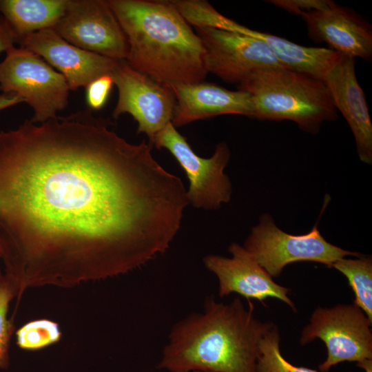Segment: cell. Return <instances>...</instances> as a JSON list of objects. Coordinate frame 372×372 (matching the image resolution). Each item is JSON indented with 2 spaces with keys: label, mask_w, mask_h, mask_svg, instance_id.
I'll list each match as a JSON object with an SVG mask.
<instances>
[{
  "label": "cell",
  "mask_w": 372,
  "mask_h": 372,
  "mask_svg": "<svg viewBox=\"0 0 372 372\" xmlns=\"http://www.w3.org/2000/svg\"><path fill=\"white\" fill-rule=\"evenodd\" d=\"M90 110L0 131V252L17 284L71 287L165 253L189 205L145 140Z\"/></svg>",
  "instance_id": "obj_1"
},
{
  "label": "cell",
  "mask_w": 372,
  "mask_h": 372,
  "mask_svg": "<svg viewBox=\"0 0 372 372\" xmlns=\"http://www.w3.org/2000/svg\"><path fill=\"white\" fill-rule=\"evenodd\" d=\"M239 298H208L201 312L172 328L158 369L169 372H256L259 342L273 324L263 322Z\"/></svg>",
  "instance_id": "obj_2"
},
{
  "label": "cell",
  "mask_w": 372,
  "mask_h": 372,
  "mask_svg": "<svg viewBox=\"0 0 372 372\" xmlns=\"http://www.w3.org/2000/svg\"><path fill=\"white\" fill-rule=\"evenodd\" d=\"M108 3L127 38L131 68L170 88L204 81L201 40L170 1Z\"/></svg>",
  "instance_id": "obj_3"
},
{
  "label": "cell",
  "mask_w": 372,
  "mask_h": 372,
  "mask_svg": "<svg viewBox=\"0 0 372 372\" xmlns=\"http://www.w3.org/2000/svg\"><path fill=\"white\" fill-rule=\"evenodd\" d=\"M238 87L251 96L252 118L288 120L316 134L323 123L338 118L323 81L287 68L258 70Z\"/></svg>",
  "instance_id": "obj_4"
},
{
  "label": "cell",
  "mask_w": 372,
  "mask_h": 372,
  "mask_svg": "<svg viewBox=\"0 0 372 372\" xmlns=\"http://www.w3.org/2000/svg\"><path fill=\"white\" fill-rule=\"evenodd\" d=\"M0 90L23 98L33 110L34 123L56 117L68 105L70 91L65 77L41 56L15 46L0 62Z\"/></svg>",
  "instance_id": "obj_5"
},
{
  "label": "cell",
  "mask_w": 372,
  "mask_h": 372,
  "mask_svg": "<svg viewBox=\"0 0 372 372\" xmlns=\"http://www.w3.org/2000/svg\"><path fill=\"white\" fill-rule=\"evenodd\" d=\"M243 247L272 278L278 277L290 263L311 261L331 267L346 256L361 257L327 241L315 225L305 234L293 235L281 230L273 218L264 214L254 227Z\"/></svg>",
  "instance_id": "obj_6"
},
{
  "label": "cell",
  "mask_w": 372,
  "mask_h": 372,
  "mask_svg": "<svg viewBox=\"0 0 372 372\" xmlns=\"http://www.w3.org/2000/svg\"><path fill=\"white\" fill-rule=\"evenodd\" d=\"M372 322L355 304L318 307L309 323L302 331L300 342L305 345L316 338L327 349V359L318 366L329 372L338 364L348 361L361 363L372 360Z\"/></svg>",
  "instance_id": "obj_7"
},
{
  "label": "cell",
  "mask_w": 372,
  "mask_h": 372,
  "mask_svg": "<svg viewBox=\"0 0 372 372\" xmlns=\"http://www.w3.org/2000/svg\"><path fill=\"white\" fill-rule=\"evenodd\" d=\"M153 145L167 149L185 171L189 181L187 191L189 204L212 210L230 200L232 186L224 172L230 158L226 143H218L211 157H200L170 123L156 135Z\"/></svg>",
  "instance_id": "obj_8"
},
{
  "label": "cell",
  "mask_w": 372,
  "mask_h": 372,
  "mask_svg": "<svg viewBox=\"0 0 372 372\" xmlns=\"http://www.w3.org/2000/svg\"><path fill=\"white\" fill-rule=\"evenodd\" d=\"M118 90L112 116L129 114L138 124L137 133L145 134L152 145L156 135L172 122L176 105L172 90L118 60L111 74Z\"/></svg>",
  "instance_id": "obj_9"
},
{
  "label": "cell",
  "mask_w": 372,
  "mask_h": 372,
  "mask_svg": "<svg viewBox=\"0 0 372 372\" xmlns=\"http://www.w3.org/2000/svg\"><path fill=\"white\" fill-rule=\"evenodd\" d=\"M204 49V63L227 83H245L256 71L285 68L262 40L242 33L209 27H195Z\"/></svg>",
  "instance_id": "obj_10"
},
{
  "label": "cell",
  "mask_w": 372,
  "mask_h": 372,
  "mask_svg": "<svg viewBox=\"0 0 372 372\" xmlns=\"http://www.w3.org/2000/svg\"><path fill=\"white\" fill-rule=\"evenodd\" d=\"M52 30L79 48L115 60L126 59L127 40L108 0H68Z\"/></svg>",
  "instance_id": "obj_11"
},
{
  "label": "cell",
  "mask_w": 372,
  "mask_h": 372,
  "mask_svg": "<svg viewBox=\"0 0 372 372\" xmlns=\"http://www.w3.org/2000/svg\"><path fill=\"white\" fill-rule=\"evenodd\" d=\"M229 251L230 258L211 254L203 258L206 268L218 279L220 298L233 293L247 300L263 301L273 298L296 311L294 303L289 297V289L274 282L242 246L233 242L229 247Z\"/></svg>",
  "instance_id": "obj_12"
},
{
  "label": "cell",
  "mask_w": 372,
  "mask_h": 372,
  "mask_svg": "<svg viewBox=\"0 0 372 372\" xmlns=\"http://www.w3.org/2000/svg\"><path fill=\"white\" fill-rule=\"evenodd\" d=\"M17 44L45 60L65 77L70 91L85 87L96 78L111 75L118 60L79 48L52 29L41 30L20 39Z\"/></svg>",
  "instance_id": "obj_13"
},
{
  "label": "cell",
  "mask_w": 372,
  "mask_h": 372,
  "mask_svg": "<svg viewBox=\"0 0 372 372\" xmlns=\"http://www.w3.org/2000/svg\"><path fill=\"white\" fill-rule=\"evenodd\" d=\"M300 16L306 23L308 37L315 42H324L342 56L371 59V26L352 10L330 1L323 8Z\"/></svg>",
  "instance_id": "obj_14"
},
{
  "label": "cell",
  "mask_w": 372,
  "mask_h": 372,
  "mask_svg": "<svg viewBox=\"0 0 372 372\" xmlns=\"http://www.w3.org/2000/svg\"><path fill=\"white\" fill-rule=\"evenodd\" d=\"M355 59L341 56L323 79L333 105L354 136L358 155L363 163H372V123L364 92L355 74Z\"/></svg>",
  "instance_id": "obj_15"
},
{
  "label": "cell",
  "mask_w": 372,
  "mask_h": 372,
  "mask_svg": "<svg viewBox=\"0 0 372 372\" xmlns=\"http://www.w3.org/2000/svg\"><path fill=\"white\" fill-rule=\"evenodd\" d=\"M171 89L176 101L172 122L175 127L223 114L253 118L251 98L244 90H229L204 81L180 84Z\"/></svg>",
  "instance_id": "obj_16"
},
{
  "label": "cell",
  "mask_w": 372,
  "mask_h": 372,
  "mask_svg": "<svg viewBox=\"0 0 372 372\" xmlns=\"http://www.w3.org/2000/svg\"><path fill=\"white\" fill-rule=\"evenodd\" d=\"M220 28L262 40L285 68L322 81L341 56L330 48L302 46L276 35L251 30L227 17L223 19Z\"/></svg>",
  "instance_id": "obj_17"
},
{
  "label": "cell",
  "mask_w": 372,
  "mask_h": 372,
  "mask_svg": "<svg viewBox=\"0 0 372 372\" xmlns=\"http://www.w3.org/2000/svg\"><path fill=\"white\" fill-rule=\"evenodd\" d=\"M68 0H0V14L5 19L17 43L31 33L52 29L63 16Z\"/></svg>",
  "instance_id": "obj_18"
},
{
  "label": "cell",
  "mask_w": 372,
  "mask_h": 372,
  "mask_svg": "<svg viewBox=\"0 0 372 372\" xmlns=\"http://www.w3.org/2000/svg\"><path fill=\"white\" fill-rule=\"evenodd\" d=\"M331 267L346 276L354 296V302L372 322V259L341 258L335 262Z\"/></svg>",
  "instance_id": "obj_19"
},
{
  "label": "cell",
  "mask_w": 372,
  "mask_h": 372,
  "mask_svg": "<svg viewBox=\"0 0 372 372\" xmlns=\"http://www.w3.org/2000/svg\"><path fill=\"white\" fill-rule=\"evenodd\" d=\"M280 341L279 331L273 324L259 342L256 372H318L289 362L281 353Z\"/></svg>",
  "instance_id": "obj_20"
},
{
  "label": "cell",
  "mask_w": 372,
  "mask_h": 372,
  "mask_svg": "<svg viewBox=\"0 0 372 372\" xmlns=\"http://www.w3.org/2000/svg\"><path fill=\"white\" fill-rule=\"evenodd\" d=\"M61 337L57 322L37 319L24 324L16 331V343L22 349L38 350L59 342Z\"/></svg>",
  "instance_id": "obj_21"
},
{
  "label": "cell",
  "mask_w": 372,
  "mask_h": 372,
  "mask_svg": "<svg viewBox=\"0 0 372 372\" xmlns=\"http://www.w3.org/2000/svg\"><path fill=\"white\" fill-rule=\"evenodd\" d=\"M17 284L6 274L0 275V369H6L10 363L9 349L11 338L14 333V319L8 318L10 302L18 298Z\"/></svg>",
  "instance_id": "obj_22"
},
{
  "label": "cell",
  "mask_w": 372,
  "mask_h": 372,
  "mask_svg": "<svg viewBox=\"0 0 372 372\" xmlns=\"http://www.w3.org/2000/svg\"><path fill=\"white\" fill-rule=\"evenodd\" d=\"M113 85L111 75L106 74L93 80L85 87L86 104L90 111L99 110L105 106Z\"/></svg>",
  "instance_id": "obj_23"
},
{
  "label": "cell",
  "mask_w": 372,
  "mask_h": 372,
  "mask_svg": "<svg viewBox=\"0 0 372 372\" xmlns=\"http://www.w3.org/2000/svg\"><path fill=\"white\" fill-rule=\"evenodd\" d=\"M268 1L291 13L298 15L303 12L323 8L330 2L329 0H271Z\"/></svg>",
  "instance_id": "obj_24"
},
{
  "label": "cell",
  "mask_w": 372,
  "mask_h": 372,
  "mask_svg": "<svg viewBox=\"0 0 372 372\" xmlns=\"http://www.w3.org/2000/svg\"><path fill=\"white\" fill-rule=\"evenodd\" d=\"M17 40L9 25L0 14V53L14 46Z\"/></svg>",
  "instance_id": "obj_25"
},
{
  "label": "cell",
  "mask_w": 372,
  "mask_h": 372,
  "mask_svg": "<svg viewBox=\"0 0 372 372\" xmlns=\"http://www.w3.org/2000/svg\"><path fill=\"white\" fill-rule=\"evenodd\" d=\"M24 102V99L17 94L3 92L0 94V111Z\"/></svg>",
  "instance_id": "obj_26"
},
{
  "label": "cell",
  "mask_w": 372,
  "mask_h": 372,
  "mask_svg": "<svg viewBox=\"0 0 372 372\" xmlns=\"http://www.w3.org/2000/svg\"><path fill=\"white\" fill-rule=\"evenodd\" d=\"M357 366L363 369L364 372H372V360H366L361 363H358Z\"/></svg>",
  "instance_id": "obj_27"
},
{
  "label": "cell",
  "mask_w": 372,
  "mask_h": 372,
  "mask_svg": "<svg viewBox=\"0 0 372 372\" xmlns=\"http://www.w3.org/2000/svg\"><path fill=\"white\" fill-rule=\"evenodd\" d=\"M0 260H1V252H0ZM1 274V269H0V275Z\"/></svg>",
  "instance_id": "obj_28"
},
{
  "label": "cell",
  "mask_w": 372,
  "mask_h": 372,
  "mask_svg": "<svg viewBox=\"0 0 372 372\" xmlns=\"http://www.w3.org/2000/svg\"><path fill=\"white\" fill-rule=\"evenodd\" d=\"M194 372H200V371H194Z\"/></svg>",
  "instance_id": "obj_29"
}]
</instances>
